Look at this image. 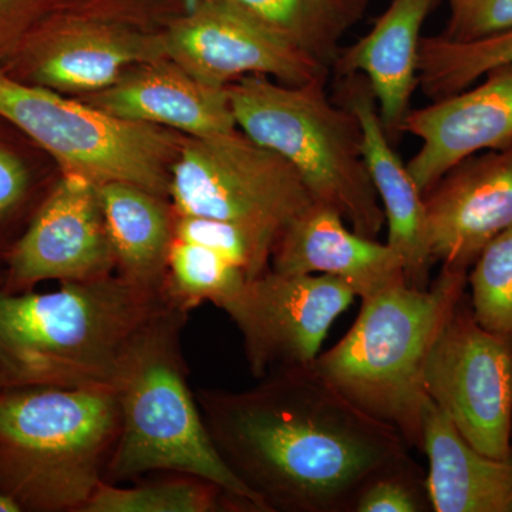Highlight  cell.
Returning <instances> with one entry per match:
<instances>
[{
    "mask_svg": "<svg viewBox=\"0 0 512 512\" xmlns=\"http://www.w3.org/2000/svg\"><path fill=\"white\" fill-rule=\"evenodd\" d=\"M326 82L288 86L247 76L227 90L239 130L288 161L313 201L376 239L386 220L363 156L362 130L352 111L330 100Z\"/></svg>",
    "mask_w": 512,
    "mask_h": 512,
    "instance_id": "6",
    "label": "cell"
},
{
    "mask_svg": "<svg viewBox=\"0 0 512 512\" xmlns=\"http://www.w3.org/2000/svg\"><path fill=\"white\" fill-rule=\"evenodd\" d=\"M52 0H0V60L16 52L30 30L45 19Z\"/></svg>",
    "mask_w": 512,
    "mask_h": 512,
    "instance_id": "31",
    "label": "cell"
},
{
    "mask_svg": "<svg viewBox=\"0 0 512 512\" xmlns=\"http://www.w3.org/2000/svg\"><path fill=\"white\" fill-rule=\"evenodd\" d=\"M113 389L6 387L0 392V493L20 512H82L120 434Z\"/></svg>",
    "mask_w": 512,
    "mask_h": 512,
    "instance_id": "5",
    "label": "cell"
},
{
    "mask_svg": "<svg viewBox=\"0 0 512 512\" xmlns=\"http://www.w3.org/2000/svg\"><path fill=\"white\" fill-rule=\"evenodd\" d=\"M511 512H512V505H511Z\"/></svg>",
    "mask_w": 512,
    "mask_h": 512,
    "instance_id": "35",
    "label": "cell"
},
{
    "mask_svg": "<svg viewBox=\"0 0 512 512\" xmlns=\"http://www.w3.org/2000/svg\"><path fill=\"white\" fill-rule=\"evenodd\" d=\"M483 79L463 92L410 110L404 119L402 133L421 141L406 164L423 194L478 151L511 146L512 64Z\"/></svg>",
    "mask_w": 512,
    "mask_h": 512,
    "instance_id": "14",
    "label": "cell"
},
{
    "mask_svg": "<svg viewBox=\"0 0 512 512\" xmlns=\"http://www.w3.org/2000/svg\"><path fill=\"white\" fill-rule=\"evenodd\" d=\"M429 507L426 478L410 460L372 478L357 495L353 511L420 512Z\"/></svg>",
    "mask_w": 512,
    "mask_h": 512,
    "instance_id": "28",
    "label": "cell"
},
{
    "mask_svg": "<svg viewBox=\"0 0 512 512\" xmlns=\"http://www.w3.org/2000/svg\"><path fill=\"white\" fill-rule=\"evenodd\" d=\"M35 177L32 168L15 147L0 138V261L12 247L8 228L25 211H36L40 204L32 202Z\"/></svg>",
    "mask_w": 512,
    "mask_h": 512,
    "instance_id": "29",
    "label": "cell"
},
{
    "mask_svg": "<svg viewBox=\"0 0 512 512\" xmlns=\"http://www.w3.org/2000/svg\"><path fill=\"white\" fill-rule=\"evenodd\" d=\"M421 450L429 461L426 488L436 512H511L512 458L476 450L431 400L421 420Z\"/></svg>",
    "mask_w": 512,
    "mask_h": 512,
    "instance_id": "20",
    "label": "cell"
},
{
    "mask_svg": "<svg viewBox=\"0 0 512 512\" xmlns=\"http://www.w3.org/2000/svg\"><path fill=\"white\" fill-rule=\"evenodd\" d=\"M0 289L33 291L47 281L82 282L116 271L99 185L63 173L6 252Z\"/></svg>",
    "mask_w": 512,
    "mask_h": 512,
    "instance_id": "11",
    "label": "cell"
},
{
    "mask_svg": "<svg viewBox=\"0 0 512 512\" xmlns=\"http://www.w3.org/2000/svg\"><path fill=\"white\" fill-rule=\"evenodd\" d=\"M467 271L443 266L424 289L397 284L362 298L349 332L312 363L319 379L420 448L430 397L423 373L434 340L456 311Z\"/></svg>",
    "mask_w": 512,
    "mask_h": 512,
    "instance_id": "4",
    "label": "cell"
},
{
    "mask_svg": "<svg viewBox=\"0 0 512 512\" xmlns=\"http://www.w3.org/2000/svg\"><path fill=\"white\" fill-rule=\"evenodd\" d=\"M272 271L330 275L353 286L357 298L406 282L402 258L389 244L346 227L342 215L313 202L276 241Z\"/></svg>",
    "mask_w": 512,
    "mask_h": 512,
    "instance_id": "18",
    "label": "cell"
},
{
    "mask_svg": "<svg viewBox=\"0 0 512 512\" xmlns=\"http://www.w3.org/2000/svg\"><path fill=\"white\" fill-rule=\"evenodd\" d=\"M272 30L332 72L340 39L356 23L340 0H215Z\"/></svg>",
    "mask_w": 512,
    "mask_h": 512,
    "instance_id": "22",
    "label": "cell"
},
{
    "mask_svg": "<svg viewBox=\"0 0 512 512\" xmlns=\"http://www.w3.org/2000/svg\"><path fill=\"white\" fill-rule=\"evenodd\" d=\"M467 281L478 325L512 340V228L485 245Z\"/></svg>",
    "mask_w": 512,
    "mask_h": 512,
    "instance_id": "27",
    "label": "cell"
},
{
    "mask_svg": "<svg viewBox=\"0 0 512 512\" xmlns=\"http://www.w3.org/2000/svg\"><path fill=\"white\" fill-rule=\"evenodd\" d=\"M170 198L175 214L238 222L276 238L315 202L288 161L239 128L184 141Z\"/></svg>",
    "mask_w": 512,
    "mask_h": 512,
    "instance_id": "8",
    "label": "cell"
},
{
    "mask_svg": "<svg viewBox=\"0 0 512 512\" xmlns=\"http://www.w3.org/2000/svg\"><path fill=\"white\" fill-rule=\"evenodd\" d=\"M0 512H20V508L5 494L0 493Z\"/></svg>",
    "mask_w": 512,
    "mask_h": 512,
    "instance_id": "33",
    "label": "cell"
},
{
    "mask_svg": "<svg viewBox=\"0 0 512 512\" xmlns=\"http://www.w3.org/2000/svg\"><path fill=\"white\" fill-rule=\"evenodd\" d=\"M512 64V29L481 39L421 37L419 86L431 100L463 92L485 74Z\"/></svg>",
    "mask_w": 512,
    "mask_h": 512,
    "instance_id": "23",
    "label": "cell"
},
{
    "mask_svg": "<svg viewBox=\"0 0 512 512\" xmlns=\"http://www.w3.org/2000/svg\"><path fill=\"white\" fill-rule=\"evenodd\" d=\"M0 117L55 158L63 173L96 185H137L170 198L171 168L185 138L168 128L111 116L0 72Z\"/></svg>",
    "mask_w": 512,
    "mask_h": 512,
    "instance_id": "7",
    "label": "cell"
},
{
    "mask_svg": "<svg viewBox=\"0 0 512 512\" xmlns=\"http://www.w3.org/2000/svg\"><path fill=\"white\" fill-rule=\"evenodd\" d=\"M174 238L200 245L238 266L248 279L269 271L278 238L238 222L178 215L174 212Z\"/></svg>",
    "mask_w": 512,
    "mask_h": 512,
    "instance_id": "26",
    "label": "cell"
},
{
    "mask_svg": "<svg viewBox=\"0 0 512 512\" xmlns=\"http://www.w3.org/2000/svg\"><path fill=\"white\" fill-rule=\"evenodd\" d=\"M335 100L359 121L363 156L386 220L387 244L402 258L407 285L427 288L434 261L424 194L384 131L375 93L363 74H348L338 76Z\"/></svg>",
    "mask_w": 512,
    "mask_h": 512,
    "instance_id": "16",
    "label": "cell"
},
{
    "mask_svg": "<svg viewBox=\"0 0 512 512\" xmlns=\"http://www.w3.org/2000/svg\"><path fill=\"white\" fill-rule=\"evenodd\" d=\"M3 389H6V382L5 377H3L2 372H0V392H2Z\"/></svg>",
    "mask_w": 512,
    "mask_h": 512,
    "instance_id": "34",
    "label": "cell"
},
{
    "mask_svg": "<svg viewBox=\"0 0 512 512\" xmlns=\"http://www.w3.org/2000/svg\"><path fill=\"white\" fill-rule=\"evenodd\" d=\"M163 36L99 20H40L9 57L19 82L62 94L109 89L131 67L165 57Z\"/></svg>",
    "mask_w": 512,
    "mask_h": 512,
    "instance_id": "13",
    "label": "cell"
},
{
    "mask_svg": "<svg viewBox=\"0 0 512 512\" xmlns=\"http://www.w3.org/2000/svg\"><path fill=\"white\" fill-rule=\"evenodd\" d=\"M450 40L481 39L512 29V0H447Z\"/></svg>",
    "mask_w": 512,
    "mask_h": 512,
    "instance_id": "30",
    "label": "cell"
},
{
    "mask_svg": "<svg viewBox=\"0 0 512 512\" xmlns=\"http://www.w3.org/2000/svg\"><path fill=\"white\" fill-rule=\"evenodd\" d=\"M99 191L117 274L164 295L174 210L137 185L109 183Z\"/></svg>",
    "mask_w": 512,
    "mask_h": 512,
    "instance_id": "21",
    "label": "cell"
},
{
    "mask_svg": "<svg viewBox=\"0 0 512 512\" xmlns=\"http://www.w3.org/2000/svg\"><path fill=\"white\" fill-rule=\"evenodd\" d=\"M86 103L111 116L212 137L237 130L227 87L211 86L167 56L128 69L109 89Z\"/></svg>",
    "mask_w": 512,
    "mask_h": 512,
    "instance_id": "17",
    "label": "cell"
},
{
    "mask_svg": "<svg viewBox=\"0 0 512 512\" xmlns=\"http://www.w3.org/2000/svg\"><path fill=\"white\" fill-rule=\"evenodd\" d=\"M356 298L353 286L335 276L269 269L221 309L241 332L249 370L261 379L282 367L312 366L329 329Z\"/></svg>",
    "mask_w": 512,
    "mask_h": 512,
    "instance_id": "10",
    "label": "cell"
},
{
    "mask_svg": "<svg viewBox=\"0 0 512 512\" xmlns=\"http://www.w3.org/2000/svg\"><path fill=\"white\" fill-rule=\"evenodd\" d=\"M244 507L218 485L188 474H173L171 478L120 487L100 483L82 512H215L222 507Z\"/></svg>",
    "mask_w": 512,
    "mask_h": 512,
    "instance_id": "24",
    "label": "cell"
},
{
    "mask_svg": "<svg viewBox=\"0 0 512 512\" xmlns=\"http://www.w3.org/2000/svg\"><path fill=\"white\" fill-rule=\"evenodd\" d=\"M247 390L198 389L202 419L224 463L268 512L353 511L383 471L412 460L399 430L316 376L282 367Z\"/></svg>",
    "mask_w": 512,
    "mask_h": 512,
    "instance_id": "1",
    "label": "cell"
},
{
    "mask_svg": "<svg viewBox=\"0 0 512 512\" xmlns=\"http://www.w3.org/2000/svg\"><path fill=\"white\" fill-rule=\"evenodd\" d=\"M340 2L343 3V6L348 9L350 15H352L357 22V20L362 18L363 13H365L370 0H340Z\"/></svg>",
    "mask_w": 512,
    "mask_h": 512,
    "instance_id": "32",
    "label": "cell"
},
{
    "mask_svg": "<svg viewBox=\"0 0 512 512\" xmlns=\"http://www.w3.org/2000/svg\"><path fill=\"white\" fill-rule=\"evenodd\" d=\"M437 0H392L373 28L352 46L340 50L332 72L363 74L375 93L380 119L390 143L402 136L419 86L421 29Z\"/></svg>",
    "mask_w": 512,
    "mask_h": 512,
    "instance_id": "19",
    "label": "cell"
},
{
    "mask_svg": "<svg viewBox=\"0 0 512 512\" xmlns=\"http://www.w3.org/2000/svg\"><path fill=\"white\" fill-rule=\"evenodd\" d=\"M247 281L238 266L211 249L174 238L168 254L164 296L180 311L188 313L205 302L222 308Z\"/></svg>",
    "mask_w": 512,
    "mask_h": 512,
    "instance_id": "25",
    "label": "cell"
},
{
    "mask_svg": "<svg viewBox=\"0 0 512 512\" xmlns=\"http://www.w3.org/2000/svg\"><path fill=\"white\" fill-rule=\"evenodd\" d=\"M431 258L467 271L512 228V144L468 158L424 194Z\"/></svg>",
    "mask_w": 512,
    "mask_h": 512,
    "instance_id": "15",
    "label": "cell"
},
{
    "mask_svg": "<svg viewBox=\"0 0 512 512\" xmlns=\"http://www.w3.org/2000/svg\"><path fill=\"white\" fill-rule=\"evenodd\" d=\"M187 316L167 303L131 343L114 386L120 434L103 481L188 474L218 485L249 511L268 512L222 460L188 386L181 345Z\"/></svg>",
    "mask_w": 512,
    "mask_h": 512,
    "instance_id": "3",
    "label": "cell"
},
{
    "mask_svg": "<svg viewBox=\"0 0 512 512\" xmlns=\"http://www.w3.org/2000/svg\"><path fill=\"white\" fill-rule=\"evenodd\" d=\"M165 55L201 82L227 87L266 76L288 86L328 80L330 69L239 10L202 0L163 35Z\"/></svg>",
    "mask_w": 512,
    "mask_h": 512,
    "instance_id": "12",
    "label": "cell"
},
{
    "mask_svg": "<svg viewBox=\"0 0 512 512\" xmlns=\"http://www.w3.org/2000/svg\"><path fill=\"white\" fill-rule=\"evenodd\" d=\"M431 402L476 450L512 458V340L454 311L431 346L423 373Z\"/></svg>",
    "mask_w": 512,
    "mask_h": 512,
    "instance_id": "9",
    "label": "cell"
},
{
    "mask_svg": "<svg viewBox=\"0 0 512 512\" xmlns=\"http://www.w3.org/2000/svg\"><path fill=\"white\" fill-rule=\"evenodd\" d=\"M119 274L50 292L0 289V372L6 387L113 389L140 330L167 305Z\"/></svg>",
    "mask_w": 512,
    "mask_h": 512,
    "instance_id": "2",
    "label": "cell"
}]
</instances>
